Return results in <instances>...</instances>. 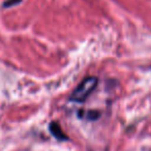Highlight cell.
Here are the masks:
<instances>
[{
  "mask_svg": "<svg viewBox=\"0 0 151 151\" xmlns=\"http://www.w3.org/2000/svg\"><path fill=\"white\" fill-rule=\"evenodd\" d=\"M96 85L97 79L95 77H88L85 80H83L81 82V84L73 90V94L70 96V99L73 101H78V103L85 101L87 99V97L95 89Z\"/></svg>",
  "mask_w": 151,
  "mask_h": 151,
  "instance_id": "obj_1",
  "label": "cell"
},
{
  "mask_svg": "<svg viewBox=\"0 0 151 151\" xmlns=\"http://www.w3.org/2000/svg\"><path fill=\"white\" fill-rule=\"evenodd\" d=\"M51 132L55 137H57V139H65L64 134H63L62 130H61L60 126L58 123H52L51 124Z\"/></svg>",
  "mask_w": 151,
  "mask_h": 151,
  "instance_id": "obj_2",
  "label": "cell"
}]
</instances>
